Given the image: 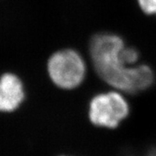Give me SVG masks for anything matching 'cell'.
Listing matches in <instances>:
<instances>
[{
    "label": "cell",
    "mask_w": 156,
    "mask_h": 156,
    "mask_svg": "<svg viewBox=\"0 0 156 156\" xmlns=\"http://www.w3.org/2000/svg\"><path fill=\"white\" fill-rule=\"evenodd\" d=\"M124 47L122 39L116 35H95L90 42V55L95 71L104 82L127 93L135 94L150 87L154 74L147 65L128 67L120 57Z\"/></svg>",
    "instance_id": "6da1fadb"
},
{
    "label": "cell",
    "mask_w": 156,
    "mask_h": 156,
    "mask_svg": "<svg viewBox=\"0 0 156 156\" xmlns=\"http://www.w3.org/2000/svg\"><path fill=\"white\" fill-rule=\"evenodd\" d=\"M48 72L56 85L62 89H70L82 83L86 67L76 51L63 50L51 56L48 62Z\"/></svg>",
    "instance_id": "7a4b0ae2"
},
{
    "label": "cell",
    "mask_w": 156,
    "mask_h": 156,
    "mask_svg": "<svg viewBox=\"0 0 156 156\" xmlns=\"http://www.w3.org/2000/svg\"><path fill=\"white\" fill-rule=\"evenodd\" d=\"M128 102L121 94L108 92L95 96L89 104V116L91 122L102 128H115L128 116Z\"/></svg>",
    "instance_id": "3957f363"
},
{
    "label": "cell",
    "mask_w": 156,
    "mask_h": 156,
    "mask_svg": "<svg viewBox=\"0 0 156 156\" xmlns=\"http://www.w3.org/2000/svg\"><path fill=\"white\" fill-rule=\"evenodd\" d=\"M24 98L23 87L19 78L8 73L0 78V111L17 109Z\"/></svg>",
    "instance_id": "277c9868"
},
{
    "label": "cell",
    "mask_w": 156,
    "mask_h": 156,
    "mask_svg": "<svg viewBox=\"0 0 156 156\" xmlns=\"http://www.w3.org/2000/svg\"><path fill=\"white\" fill-rule=\"evenodd\" d=\"M120 57L122 61L126 64H133L138 60L139 54L134 48H126L125 46L120 51Z\"/></svg>",
    "instance_id": "5b68a950"
},
{
    "label": "cell",
    "mask_w": 156,
    "mask_h": 156,
    "mask_svg": "<svg viewBox=\"0 0 156 156\" xmlns=\"http://www.w3.org/2000/svg\"><path fill=\"white\" fill-rule=\"evenodd\" d=\"M141 10L147 14H156V0H138Z\"/></svg>",
    "instance_id": "8992f818"
},
{
    "label": "cell",
    "mask_w": 156,
    "mask_h": 156,
    "mask_svg": "<svg viewBox=\"0 0 156 156\" xmlns=\"http://www.w3.org/2000/svg\"><path fill=\"white\" fill-rule=\"evenodd\" d=\"M145 156H156V148H154V149L149 151Z\"/></svg>",
    "instance_id": "52a82bcc"
}]
</instances>
